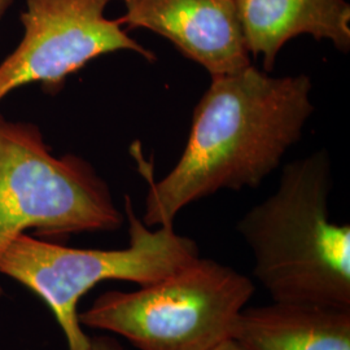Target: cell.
I'll return each mask as SVG.
<instances>
[{"mask_svg": "<svg viewBox=\"0 0 350 350\" xmlns=\"http://www.w3.org/2000/svg\"><path fill=\"white\" fill-rule=\"evenodd\" d=\"M308 75L271 77L250 66L212 77L195 108L187 144L173 170L156 182L135 150L148 182L143 224L173 225L182 209L219 189L257 187L301 138L314 112Z\"/></svg>", "mask_w": 350, "mask_h": 350, "instance_id": "obj_1", "label": "cell"}, {"mask_svg": "<svg viewBox=\"0 0 350 350\" xmlns=\"http://www.w3.org/2000/svg\"><path fill=\"white\" fill-rule=\"evenodd\" d=\"M325 150L288 163L270 198L239 221L253 275L278 302L350 309V226L329 219Z\"/></svg>", "mask_w": 350, "mask_h": 350, "instance_id": "obj_2", "label": "cell"}, {"mask_svg": "<svg viewBox=\"0 0 350 350\" xmlns=\"http://www.w3.org/2000/svg\"><path fill=\"white\" fill-rule=\"evenodd\" d=\"M256 287L235 269L198 256L137 291H108L79 313L82 327L112 332L139 350H212L232 338Z\"/></svg>", "mask_w": 350, "mask_h": 350, "instance_id": "obj_3", "label": "cell"}, {"mask_svg": "<svg viewBox=\"0 0 350 350\" xmlns=\"http://www.w3.org/2000/svg\"><path fill=\"white\" fill-rule=\"evenodd\" d=\"M129 245L122 250H79L29 237L14 239L0 258V276L34 292L49 306L68 350H88L90 336L79 323L81 299L107 280L140 286L159 282L192 261L199 247L176 234L173 225H144L125 196Z\"/></svg>", "mask_w": 350, "mask_h": 350, "instance_id": "obj_4", "label": "cell"}, {"mask_svg": "<svg viewBox=\"0 0 350 350\" xmlns=\"http://www.w3.org/2000/svg\"><path fill=\"white\" fill-rule=\"evenodd\" d=\"M124 219L90 163L73 154L55 157L36 126L0 114V258L30 228L66 237L114 231Z\"/></svg>", "mask_w": 350, "mask_h": 350, "instance_id": "obj_5", "label": "cell"}, {"mask_svg": "<svg viewBox=\"0 0 350 350\" xmlns=\"http://www.w3.org/2000/svg\"><path fill=\"white\" fill-rule=\"evenodd\" d=\"M112 0H26L24 38L0 64V100L16 88L42 83L50 92L91 60L133 51L148 62L156 55L127 36L118 20L105 17Z\"/></svg>", "mask_w": 350, "mask_h": 350, "instance_id": "obj_6", "label": "cell"}, {"mask_svg": "<svg viewBox=\"0 0 350 350\" xmlns=\"http://www.w3.org/2000/svg\"><path fill=\"white\" fill-rule=\"evenodd\" d=\"M127 29H147L167 39L212 77L250 66L234 0H120Z\"/></svg>", "mask_w": 350, "mask_h": 350, "instance_id": "obj_7", "label": "cell"}, {"mask_svg": "<svg viewBox=\"0 0 350 350\" xmlns=\"http://www.w3.org/2000/svg\"><path fill=\"white\" fill-rule=\"evenodd\" d=\"M245 47L262 56L271 72L279 51L299 36L327 39L338 51L350 50V5L347 0H234Z\"/></svg>", "mask_w": 350, "mask_h": 350, "instance_id": "obj_8", "label": "cell"}, {"mask_svg": "<svg viewBox=\"0 0 350 350\" xmlns=\"http://www.w3.org/2000/svg\"><path fill=\"white\" fill-rule=\"evenodd\" d=\"M232 338L245 350H350V309L278 301L245 306Z\"/></svg>", "mask_w": 350, "mask_h": 350, "instance_id": "obj_9", "label": "cell"}, {"mask_svg": "<svg viewBox=\"0 0 350 350\" xmlns=\"http://www.w3.org/2000/svg\"><path fill=\"white\" fill-rule=\"evenodd\" d=\"M88 350H126L125 347L112 336L99 335L90 336V345Z\"/></svg>", "mask_w": 350, "mask_h": 350, "instance_id": "obj_10", "label": "cell"}, {"mask_svg": "<svg viewBox=\"0 0 350 350\" xmlns=\"http://www.w3.org/2000/svg\"><path fill=\"white\" fill-rule=\"evenodd\" d=\"M212 350H245L238 341H235L234 338H228L224 342H221L219 345H217L215 348H213Z\"/></svg>", "mask_w": 350, "mask_h": 350, "instance_id": "obj_11", "label": "cell"}, {"mask_svg": "<svg viewBox=\"0 0 350 350\" xmlns=\"http://www.w3.org/2000/svg\"><path fill=\"white\" fill-rule=\"evenodd\" d=\"M13 0H0V20L4 16V13L7 12V10L12 5Z\"/></svg>", "mask_w": 350, "mask_h": 350, "instance_id": "obj_12", "label": "cell"}]
</instances>
